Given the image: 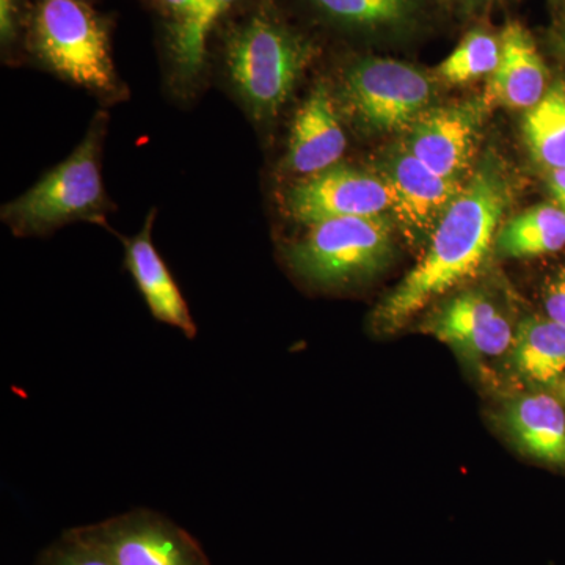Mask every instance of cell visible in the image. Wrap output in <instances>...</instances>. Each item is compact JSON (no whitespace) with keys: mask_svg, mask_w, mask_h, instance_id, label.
<instances>
[{"mask_svg":"<svg viewBox=\"0 0 565 565\" xmlns=\"http://www.w3.org/2000/svg\"><path fill=\"white\" fill-rule=\"evenodd\" d=\"M500 40L501 58L490 76L484 104L530 110L548 90L544 58L531 33L519 22H508Z\"/></svg>","mask_w":565,"mask_h":565,"instance_id":"cell-14","label":"cell"},{"mask_svg":"<svg viewBox=\"0 0 565 565\" xmlns=\"http://www.w3.org/2000/svg\"><path fill=\"white\" fill-rule=\"evenodd\" d=\"M82 530L115 565H211L195 539L148 509Z\"/></svg>","mask_w":565,"mask_h":565,"instance_id":"cell-7","label":"cell"},{"mask_svg":"<svg viewBox=\"0 0 565 565\" xmlns=\"http://www.w3.org/2000/svg\"><path fill=\"white\" fill-rule=\"evenodd\" d=\"M348 139L332 93L316 85L294 118L286 167L294 173L313 177L332 169L343 158Z\"/></svg>","mask_w":565,"mask_h":565,"instance_id":"cell-12","label":"cell"},{"mask_svg":"<svg viewBox=\"0 0 565 565\" xmlns=\"http://www.w3.org/2000/svg\"><path fill=\"white\" fill-rule=\"evenodd\" d=\"M497 250L508 258L553 255L565 247V211L539 204L511 218L497 234Z\"/></svg>","mask_w":565,"mask_h":565,"instance_id":"cell-18","label":"cell"},{"mask_svg":"<svg viewBox=\"0 0 565 565\" xmlns=\"http://www.w3.org/2000/svg\"><path fill=\"white\" fill-rule=\"evenodd\" d=\"M548 185L557 206L565 211V167L550 172Z\"/></svg>","mask_w":565,"mask_h":565,"instance_id":"cell-26","label":"cell"},{"mask_svg":"<svg viewBox=\"0 0 565 565\" xmlns=\"http://www.w3.org/2000/svg\"><path fill=\"white\" fill-rule=\"evenodd\" d=\"M523 136L535 162L550 172L565 167V82L557 81L526 110Z\"/></svg>","mask_w":565,"mask_h":565,"instance_id":"cell-20","label":"cell"},{"mask_svg":"<svg viewBox=\"0 0 565 565\" xmlns=\"http://www.w3.org/2000/svg\"><path fill=\"white\" fill-rule=\"evenodd\" d=\"M481 111L476 104L430 107L412 126L405 150L433 172L460 180L473 158Z\"/></svg>","mask_w":565,"mask_h":565,"instance_id":"cell-11","label":"cell"},{"mask_svg":"<svg viewBox=\"0 0 565 565\" xmlns=\"http://www.w3.org/2000/svg\"><path fill=\"white\" fill-rule=\"evenodd\" d=\"M107 115H96L70 158L44 174L33 188L2 207V221L17 236H43L73 222L106 226L107 202L102 154Z\"/></svg>","mask_w":565,"mask_h":565,"instance_id":"cell-3","label":"cell"},{"mask_svg":"<svg viewBox=\"0 0 565 565\" xmlns=\"http://www.w3.org/2000/svg\"><path fill=\"white\" fill-rule=\"evenodd\" d=\"M302 239L286 245L282 258L297 278L319 289H343L381 270L393 247L385 215L313 223Z\"/></svg>","mask_w":565,"mask_h":565,"instance_id":"cell-5","label":"cell"},{"mask_svg":"<svg viewBox=\"0 0 565 565\" xmlns=\"http://www.w3.org/2000/svg\"><path fill=\"white\" fill-rule=\"evenodd\" d=\"M501 58V40L493 33L475 29L468 32L437 70V76L448 84H467L492 76Z\"/></svg>","mask_w":565,"mask_h":565,"instance_id":"cell-21","label":"cell"},{"mask_svg":"<svg viewBox=\"0 0 565 565\" xmlns=\"http://www.w3.org/2000/svg\"><path fill=\"white\" fill-rule=\"evenodd\" d=\"M294 221L313 223L340 217H374L392 211L393 196L384 178L338 166L296 182L285 195Z\"/></svg>","mask_w":565,"mask_h":565,"instance_id":"cell-8","label":"cell"},{"mask_svg":"<svg viewBox=\"0 0 565 565\" xmlns=\"http://www.w3.org/2000/svg\"><path fill=\"white\" fill-rule=\"evenodd\" d=\"M511 351L516 373L525 381L555 386L565 377V323L537 316L525 319Z\"/></svg>","mask_w":565,"mask_h":565,"instance_id":"cell-16","label":"cell"},{"mask_svg":"<svg viewBox=\"0 0 565 565\" xmlns=\"http://www.w3.org/2000/svg\"><path fill=\"white\" fill-rule=\"evenodd\" d=\"M433 95V82L423 71L393 58H360L344 74V102L375 131L411 129L430 109Z\"/></svg>","mask_w":565,"mask_h":565,"instance_id":"cell-6","label":"cell"},{"mask_svg":"<svg viewBox=\"0 0 565 565\" xmlns=\"http://www.w3.org/2000/svg\"><path fill=\"white\" fill-rule=\"evenodd\" d=\"M154 217L156 212L151 211L140 233L122 241L125 266L131 274L145 303L150 308L152 318L180 330L188 340H195L199 327L193 321L180 286L152 244L151 230Z\"/></svg>","mask_w":565,"mask_h":565,"instance_id":"cell-13","label":"cell"},{"mask_svg":"<svg viewBox=\"0 0 565 565\" xmlns=\"http://www.w3.org/2000/svg\"><path fill=\"white\" fill-rule=\"evenodd\" d=\"M24 43L55 76L98 95L120 93L109 20L87 0H39L31 10Z\"/></svg>","mask_w":565,"mask_h":565,"instance_id":"cell-4","label":"cell"},{"mask_svg":"<svg viewBox=\"0 0 565 565\" xmlns=\"http://www.w3.org/2000/svg\"><path fill=\"white\" fill-rule=\"evenodd\" d=\"M559 39H561V44H563V47L565 51V21H564L563 28H561Z\"/></svg>","mask_w":565,"mask_h":565,"instance_id":"cell-29","label":"cell"},{"mask_svg":"<svg viewBox=\"0 0 565 565\" xmlns=\"http://www.w3.org/2000/svg\"><path fill=\"white\" fill-rule=\"evenodd\" d=\"M237 11L221 21L223 66L253 117L270 120L288 102L316 47L270 0H244Z\"/></svg>","mask_w":565,"mask_h":565,"instance_id":"cell-2","label":"cell"},{"mask_svg":"<svg viewBox=\"0 0 565 565\" xmlns=\"http://www.w3.org/2000/svg\"><path fill=\"white\" fill-rule=\"evenodd\" d=\"M505 422L531 456L565 465V408L559 397L548 393L523 394L509 405Z\"/></svg>","mask_w":565,"mask_h":565,"instance_id":"cell-15","label":"cell"},{"mask_svg":"<svg viewBox=\"0 0 565 565\" xmlns=\"http://www.w3.org/2000/svg\"><path fill=\"white\" fill-rule=\"evenodd\" d=\"M150 2H151V3H154V2H156V0H150Z\"/></svg>","mask_w":565,"mask_h":565,"instance_id":"cell-30","label":"cell"},{"mask_svg":"<svg viewBox=\"0 0 565 565\" xmlns=\"http://www.w3.org/2000/svg\"><path fill=\"white\" fill-rule=\"evenodd\" d=\"M424 330L475 360L503 355L515 340L503 311L479 291L452 297L426 322Z\"/></svg>","mask_w":565,"mask_h":565,"instance_id":"cell-10","label":"cell"},{"mask_svg":"<svg viewBox=\"0 0 565 565\" xmlns=\"http://www.w3.org/2000/svg\"><path fill=\"white\" fill-rule=\"evenodd\" d=\"M244 0H200L180 28L166 33V47L174 73L181 81H192L203 70L207 44L215 28Z\"/></svg>","mask_w":565,"mask_h":565,"instance_id":"cell-19","label":"cell"},{"mask_svg":"<svg viewBox=\"0 0 565 565\" xmlns=\"http://www.w3.org/2000/svg\"><path fill=\"white\" fill-rule=\"evenodd\" d=\"M509 200L504 170L498 162H482L438 222L423 258L375 311V329L399 330L435 299L473 278L492 250Z\"/></svg>","mask_w":565,"mask_h":565,"instance_id":"cell-1","label":"cell"},{"mask_svg":"<svg viewBox=\"0 0 565 565\" xmlns=\"http://www.w3.org/2000/svg\"><path fill=\"white\" fill-rule=\"evenodd\" d=\"M31 13L22 11V0H0V41L3 50H11L14 44L25 39Z\"/></svg>","mask_w":565,"mask_h":565,"instance_id":"cell-23","label":"cell"},{"mask_svg":"<svg viewBox=\"0 0 565 565\" xmlns=\"http://www.w3.org/2000/svg\"><path fill=\"white\" fill-rule=\"evenodd\" d=\"M553 388H556L557 396H559V399L564 401L565 403V377L563 379V381L557 382V384L553 386Z\"/></svg>","mask_w":565,"mask_h":565,"instance_id":"cell-28","label":"cell"},{"mask_svg":"<svg viewBox=\"0 0 565 565\" xmlns=\"http://www.w3.org/2000/svg\"><path fill=\"white\" fill-rule=\"evenodd\" d=\"M40 565H115L102 546L92 541L85 531H70L57 544L51 546Z\"/></svg>","mask_w":565,"mask_h":565,"instance_id":"cell-22","label":"cell"},{"mask_svg":"<svg viewBox=\"0 0 565 565\" xmlns=\"http://www.w3.org/2000/svg\"><path fill=\"white\" fill-rule=\"evenodd\" d=\"M199 3L200 0H156L154 6L161 13L166 33L180 28Z\"/></svg>","mask_w":565,"mask_h":565,"instance_id":"cell-25","label":"cell"},{"mask_svg":"<svg viewBox=\"0 0 565 565\" xmlns=\"http://www.w3.org/2000/svg\"><path fill=\"white\" fill-rule=\"evenodd\" d=\"M546 318L565 323V266L561 267L544 291Z\"/></svg>","mask_w":565,"mask_h":565,"instance_id":"cell-24","label":"cell"},{"mask_svg":"<svg viewBox=\"0 0 565 565\" xmlns=\"http://www.w3.org/2000/svg\"><path fill=\"white\" fill-rule=\"evenodd\" d=\"M393 196L392 212L412 243L430 239L465 182L433 172L407 150L394 152L382 167Z\"/></svg>","mask_w":565,"mask_h":565,"instance_id":"cell-9","label":"cell"},{"mask_svg":"<svg viewBox=\"0 0 565 565\" xmlns=\"http://www.w3.org/2000/svg\"><path fill=\"white\" fill-rule=\"evenodd\" d=\"M492 2V0H463L465 9L473 11L478 9H482L487 3Z\"/></svg>","mask_w":565,"mask_h":565,"instance_id":"cell-27","label":"cell"},{"mask_svg":"<svg viewBox=\"0 0 565 565\" xmlns=\"http://www.w3.org/2000/svg\"><path fill=\"white\" fill-rule=\"evenodd\" d=\"M322 21L356 33L399 32L412 28L422 0H307Z\"/></svg>","mask_w":565,"mask_h":565,"instance_id":"cell-17","label":"cell"}]
</instances>
